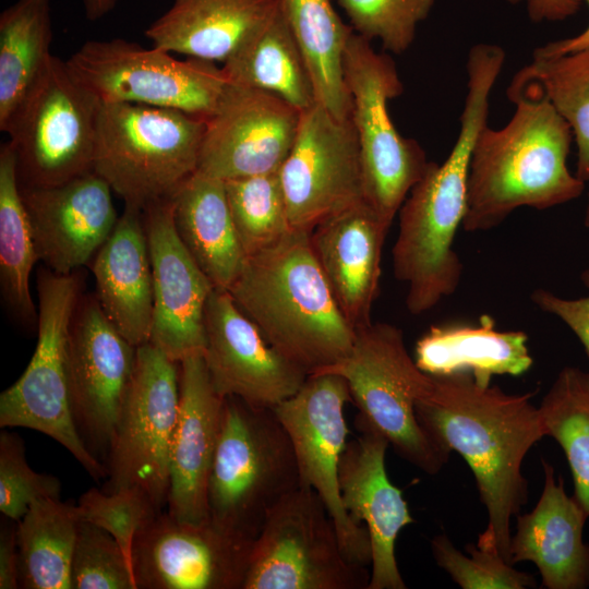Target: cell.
I'll return each mask as SVG.
<instances>
[{
    "instance_id": "cell-1",
    "label": "cell",
    "mask_w": 589,
    "mask_h": 589,
    "mask_svg": "<svg viewBox=\"0 0 589 589\" xmlns=\"http://www.w3.org/2000/svg\"><path fill=\"white\" fill-rule=\"evenodd\" d=\"M534 394H506L457 373L433 376L431 392L416 404L417 418L430 437L447 453L457 452L473 472L488 513L477 546L508 563L510 519L528 500L522 461L546 436L539 407L531 401Z\"/></svg>"
},
{
    "instance_id": "cell-2",
    "label": "cell",
    "mask_w": 589,
    "mask_h": 589,
    "mask_svg": "<svg viewBox=\"0 0 589 589\" xmlns=\"http://www.w3.org/2000/svg\"><path fill=\"white\" fill-rule=\"evenodd\" d=\"M516 109L501 129L483 128L470 159L462 228L486 231L520 207L548 209L578 199L585 182L567 167L569 124L533 84L513 76Z\"/></svg>"
},
{
    "instance_id": "cell-3",
    "label": "cell",
    "mask_w": 589,
    "mask_h": 589,
    "mask_svg": "<svg viewBox=\"0 0 589 589\" xmlns=\"http://www.w3.org/2000/svg\"><path fill=\"white\" fill-rule=\"evenodd\" d=\"M310 233L291 230L276 244L247 256L227 289L265 339L308 375L346 358L357 333L332 293Z\"/></svg>"
},
{
    "instance_id": "cell-4",
    "label": "cell",
    "mask_w": 589,
    "mask_h": 589,
    "mask_svg": "<svg viewBox=\"0 0 589 589\" xmlns=\"http://www.w3.org/2000/svg\"><path fill=\"white\" fill-rule=\"evenodd\" d=\"M489 112L485 94L466 95L449 154L441 164L430 161L399 208L393 268L395 277L407 285L406 306L411 314L433 309L461 280L464 266L454 241L466 213L472 149L488 125Z\"/></svg>"
},
{
    "instance_id": "cell-5",
    "label": "cell",
    "mask_w": 589,
    "mask_h": 589,
    "mask_svg": "<svg viewBox=\"0 0 589 589\" xmlns=\"http://www.w3.org/2000/svg\"><path fill=\"white\" fill-rule=\"evenodd\" d=\"M206 119L180 110L99 104L93 171L124 205L171 199L199 167Z\"/></svg>"
},
{
    "instance_id": "cell-6",
    "label": "cell",
    "mask_w": 589,
    "mask_h": 589,
    "mask_svg": "<svg viewBox=\"0 0 589 589\" xmlns=\"http://www.w3.org/2000/svg\"><path fill=\"white\" fill-rule=\"evenodd\" d=\"M300 485L291 440L274 408L225 397L208 482L211 519L255 540L269 510Z\"/></svg>"
},
{
    "instance_id": "cell-7",
    "label": "cell",
    "mask_w": 589,
    "mask_h": 589,
    "mask_svg": "<svg viewBox=\"0 0 589 589\" xmlns=\"http://www.w3.org/2000/svg\"><path fill=\"white\" fill-rule=\"evenodd\" d=\"M37 344L25 371L0 395V426L26 428L62 445L96 481L106 478L105 465L82 440L72 413L68 369L69 335L83 296L77 272L37 274Z\"/></svg>"
},
{
    "instance_id": "cell-8",
    "label": "cell",
    "mask_w": 589,
    "mask_h": 589,
    "mask_svg": "<svg viewBox=\"0 0 589 589\" xmlns=\"http://www.w3.org/2000/svg\"><path fill=\"white\" fill-rule=\"evenodd\" d=\"M324 372L346 381L359 414L398 456L429 474L441 471L449 453L430 437L416 414V404L431 392L433 376L409 356L400 328L388 323L357 328L349 354L320 373Z\"/></svg>"
},
{
    "instance_id": "cell-9",
    "label": "cell",
    "mask_w": 589,
    "mask_h": 589,
    "mask_svg": "<svg viewBox=\"0 0 589 589\" xmlns=\"http://www.w3.org/2000/svg\"><path fill=\"white\" fill-rule=\"evenodd\" d=\"M371 43L352 31L342 70L359 143L364 201L390 226L430 160L416 140L396 129L388 103L402 94L404 85L392 57L374 50Z\"/></svg>"
},
{
    "instance_id": "cell-10",
    "label": "cell",
    "mask_w": 589,
    "mask_h": 589,
    "mask_svg": "<svg viewBox=\"0 0 589 589\" xmlns=\"http://www.w3.org/2000/svg\"><path fill=\"white\" fill-rule=\"evenodd\" d=\"M171 53L123 38L88 40L65 63L99 104H139L206 119L228 86L221 67L195 58L180 60Z\"/></svg>"
},
{
    "instance_id": "cell-11",
    "label": "cell",
    "mask_w": 589,
    "mask_h": 589,
    "mask_svg": "<svg viewBox=\"0 0 589 589\" xmlns=\"http://www.w3.org/2000/svg\"><path fill=\"white\" fill-rule=\"evenodd\" d=\"M366 566L347 558L320 495L300 485L267 514L243 589H368Z\"/></svg>"
},
{
    "instance_id": "cell-12",
    "label": "cell",
    "mask_w": 589,
    "mask_h": 589,
    "mask_svg": "<svg viewBox=\"0 0 589 589\" xmlns=\"http://www.w3.org/2000/svg\"><path fill=\"white\" fill-rule=\"evenodd\" d=\"M98 108L52 55L5 132L20 184L50 187L93 171Z\"/></svg>"
},
{
    "instance_id": "cell-13",
    "label": "cell",
    "mask_w": 589,
    "mask_h": 589,
    "mask_svg": "<svg viewBox=\"0 0 589 589\" xmlns=\"http://www.w3.org/2000/svg\"><path fill=\"white\" fill-rule=\"evenodd\" d=\"M179 401V362L151 342L139 346L132 382L104 461V492L136 489L157 510L165 509Z\"/></svg>"
},
{
    "instance_id": "cell-14",
    "label": "cell",
    "mask_w": 589,
    "mask_h": 589,
    "mask_svg": "<svg viewBox=\"0 0 589 589\" xmlns=\"http://www.w3.org/2000/svg\"><path fill=\"white\" fill-rule=\"evenodd\" d=\"M348 401L351 396L346 381L324 372L309 375L299 390L274 410L291 440L300 484L314 490L323 500L347 558L368 567V530L345 509L338 480L339 459L347 445L344 409Z\"/></svg>"
},
{
    "instance_id": "cell-15",
    "label": "cell",
    "mask_w": 589,
    "mask_h": 589,
    "mask_svg": "<svg viewBox=\"0 0 589 589\" xmlns=\"http://www.w3.org/2000/svg\"><path fill=\"white\" fill-rule=\"evenodd\" d=\"M278 175L292 230L311 232L364 201L359 143L350 119L336 118L317 101L302 110Z\"/></svg>"
},
{
    "instance_id": "cell-16",
    "label": "cell",
    "mask_w": 589,
    "mask_h": 589,
    "mask_svg": "<svg viewBox=\"0 0 589 589\" xmlns=\"http://www.w3.org/2000/svg\"><path fill=\"white\" fill-rule=\"evenodd\" d=\"M253 542L211 517L192 522L158 512L133 542L136 589H243Z\"/></svg>"
},
{
    "instance_id": "cell-17",
    "label": "cell",
    "mask_w": 589,
    "mask_h": 589,
    "mask_svg": "<svg viewBox=\"0 0 589 589\" xmlns=\"http://www.w3.org/2000/svg\"><path fill=\"white\" fill-rule=\"evenodd\" d=\"M136 352L137 347L108 320L96 297L82 296L69 335L70 399L76 429L101 462L132 382Z\"/></svg>"
},
{
    "instance_id": "cell-18",
    "label": "cell",
    "mask_w": 589,
    "mask_h": 589,
    "mask_svg": "<svg viewBox=\"0 0 589 589\" xmlns=\"http://www.w3.org/2000/svg\"><path fill=\"white\" fill-rule=\"evenodd\" d=\"M301 111L281 97L229 84L206 118L199 172L223 181L278 172Z\"/></svg>"
},
{
    "instance_id": "cell-19",
    "label": "cell",
    "mask_w": 589,
    "mask_h": 589,
    "mask_svg": "<svg viewBox=\"0 0 589 589\" xmlns=\"http://www.w3.org/2000/svg\"><path fill=\"white\" fill-rule=\"evenodd\" d=\"M204 329L203 357L212 385L223 397L274 408L294 395L309 376L265 339L226 289L211 293Z\"/></svg>"
},
{
    "instance_id": "cell-20",
    "label": "cell",
    "mask_w": 589,
    "mask_h": 589,
    "mask_svg": "<svg viewBox=\"0 0 589 589\" xmlns=\"http://www.w3.org/2000/svg\"><path fill=\"white\" fill-rule=\"evenodd\" d=\"M152 275L153 321L149 341L180 362L205 349L204 317L215 286L180 240L171 199L143 209Z\"/></svg>"
},
{
    "instance_id": "cell-21",
    "label": "cell",
    "mask_w": 589,
    "mask_h": 589,
    "mask_svg": "<svg viewBox=\"0 0 589 589\" xmlns=\"http://www.w3.org/2000/svg\"><path fill=\"white\" fill-rule=\"evenodd\" d=\"M359 435L347 443L338 466L341 501L349 516L363 525L371 544L368 589H406L395 555L400 530L414 522L401 490L386 472L387 438L359 413Z\"/></svg>"
},
{
    "instance_id": "cell-22",
    "label": "cell",
    "mask_w": 589,
    "mask_h": 589,
    "mask_svg": "<svg viewBox=\"0 0 589 589\" xmlns=\"http://www.w3.org/2000/svg\"><path fill=\"white\" fill-rule=\"evenodd\" d=\"M20 188L38 259L57 274L89 264L118 223L112 190L94 171L56 185Z\"/></svg>"
},
{
    "instance_id": "cell-23",
    "label": "cell",
    "mask_w": 589,
    "mask_h": 589,
    "mask_svg": "<svg viewBox=\"0 0 589 589\" xmlns=\"http://www.w3.org/2000/svg\"><path fill=\"white\" fill-rule=\"evenodd\" d=\"M179 386L166 510L179 520L199 522L209 518L208 482L225 397L213 387L203 353L179 362Z\"/></svg>"
},
{
    "instance_id": "cell-24",
    "label": "cell",
    "mask_w": 589,
    "mask_h": 589,
    "mask_svg": "<svg viewBox=\"0 0 589 589\" xmlns=\"http://www.w3.org/2000/svg\"><path fill=\"white\" fill-rule=\"evenodd\" d=\"M389 227L362 201L323 220L310 233L311 247L332 293L356 330L372 323Z\"/></svg>"
},
{
    "instance_id": "cell-25",
    "label": "cell",
    "mask_w": 589,
    "mask_h": 589,
    "mask_svg": "<svg viewBox=\"0 0 589 589\" xmlns=\"http://www.w3.org/2000/svg\"><path fill=\"white\" fill-rule=\"evenodd\" d=\"M544 486L534 508L517 515L509 545L512 565L529 561L548 589L589 587V544L582 539L588 518L580 504L564 490L551 464L542 459Z\"/></svg>"
},
{
    "instance_id": "cell-26",
    "label": "cell",
    "mask_w": 589,
    "mask_h": 589,
    "mask_svg": "<svg viewBox=\"0 0 589 589\" xmlns=\"http://www.w3.org/2000/svg\"><path fill=\"white\" fill-rule=\"evenodd\" d=\"M96 299L108 320L132 345L149 341L153 275L143 209L124 205L118 223L93 259Z\"/></svg>"
},
{
    "instance_id": "cell-27",
    "label": "cell",
    "mask_w": 589,
    "mask_h": 589,
    "mask_svg": "<svg viewBox=\"0 0 589 589\" xmlns=\"http://www.w3.org/2000/svg\"><path fill=\"white\" fill-rule=\"evenodd\" d=\"M277 5V0H173L145 36L167 51L225 63Z\"/></svg>"
},
{
    "instance_id": "cell-28",
    "label": "cell",
    "mask_w": 589,
    "mask_h": 589,
    "mask_svg": "<svg viewBox=\"0 0 589 589\" xmlns=\"http://www.w3.org/2000/svg\"><path fill=\"white\" fill-rule=\"evenodd\" d=\"M413 359L431 376L467 373L483 386L493 375H521L533 362L527 334L500 330L490 315L478 324L432 325L418 339Z\"/></svg>"
},
{
    "instance_id": "cell-29",
    "label": "cell",
    "mask_w": 589,
    "mask_h": 589,
    "mask_svg": "<svg viewBox=\"0 0 589 589\" xmlns=\"http://www.w3.org/2000/svg\"><path fill=\"white\" fill-rule=\"evenodd\" d=\"M176 231L215 288L228 289L247 255L229 211L225 182L196 171L173 194Z\"/></svg>"
},
{
    "instance_id": "cell-30",
    "label": "cell",
    "mask_w": 589,
    "mask_h": 589,
    "mask_svg": "<svg viewBox=\"0 0 589 589\" xmlns=\"http://www.w3.org/2000/svg\"><path fill=\"white\" fill-rule=\"evenodd\" d=\"M221 69L229 84L273 93L300 111L316 101L305 59L279 4Z\"/></svg>"
},
{
    "instance_id": "cell-31",
    "label": "cell",
    "mask_w": 589,
    "mask_h": 589,
    "mask_svg": "<svg viewBox=\"0 0 589 589\" xmlns=\"http://www.w3.org/2000/svg\"><path fill=\"white\" fill-rule=\"evenodd\" d=\"M50 0H16L0 14V130L7 132L52 53Z\"/></svg>"
},
{
    "instance_id": "cell-32",
    "label": "cell",
    "mask_w": 589,
    "mask_h": 589,
    "mask_svg": "<svg viewBox=\"0 0 589 589\" xmlns=\"http://www.w3.org/2000/svg\"><path fill=\"white\" fill-rule=\"evenodd\" d=\"M305 59L316 101L340 120L350 119L351 99L342 58L352 28L330 0H277Z\"/></svg>"
},
{
    "instance_id": "cell-33",
    "label": "cell",
    "mask_w": 589,
    "mask_h": 589,
    "mask_svg": "<svg viewBox=\"0 0 589 589\" xmlns=\"http://www.w3.org/2000/svg\"><path fill=\"white\" fill-rule=\"evenodd\" d=\"M82 517L77 505L36 500L17 521L19 584L24 589H72L71 567Z\"/></svg>"
},
{
    "instance_id": "cell-34",
    "label": "cell",
    "mask_w": 589,
    "mask_h": 589,
    "mask_svg": "<svg viewBox=\"0 0 589 589\" xmlns=\"http://www.w3.org/2000/svg\"><path fill=\"white\" fill-rule=\"evenodd\" d=\"M38 254L31 221L21 195L15 154L5 142L0 148V288L11 312L37 325L38 311L29 279Z\"/></svg>"
},
{
    "instance_id": "cell-35",
    "label": "cell",
    "mask_w": 589,
    "mask_h": 589,
    "mask_svg": "<svg viewBox=\"0 0 589 589\" xmlns=\"http://www.w3.org/2000/svg\"><path fill=\"white\" fill-rule=\"evenodd\" d=\"M539 411L546 435L563 448L574 480V497L589 517V372L565 366Z\"/></svg>"
},
{
    "instance_id": "cell-36",
    "label": "cell",
    "mask_w": 589,
    "mask_h": 589,
    "mask_svg": "<svg viewBox=\"0 0 589 589\" xmlns=\"http://www.w3.org/2000/svg\"><path fill=\"white\" fill-rule=\"evenodd\" d=\"M514 76L537 86L569 124L577 145L575 175L589 182V46L556 56L532 53Z\"/></svg>"
},
{
    "instance_id": "cell-37",
    "label": "cell",
    "mask_w": 589,
    "mask_h": 589,
    "mask_svg": "<svg viewBox=\"0 0 589 589\" xmlns=\"http://www.w3.org/2000/svg\"><path fill=\"white\" fill-rule=\"evenodd\" d=\"M224 182L236 232L247 256L276 244L292 230L278 172Z\"/></svg>"
},
{
    "instance_id": "cell-38",
    "label": "cell",
    "mask_w": 589,
    "mask_h": 589,
    "mask_svg": "<svg viewBox=\"0 0 589 589\" xmlns=\"http://www.w3.org/2000/svg\"><path fill=\"white\" fill-rule=\"evenodd\" d=\"M349 25L359 36L381 41L384 50L400 55L412 45L418 25L435 0H338Z\"/></svg>"
},
{
    "instance_id": "cell-39",
    "label": "cell",
    "mask_w": 589,
    "mask_h": 589,
    "mask_svg": "<svg viewBox=\"0 0 589 589\" xmlns=\"http://www.w3.org/2000/svg\"><path fill=\"white\" fill-rule=\"evenodd\" d=\"M468 556L461 553L445 533L431 540L436 564L447 572L462 589H526L536 588V578L513 567L500 554L468 543Z\"/></svg>"
},
{
    "instance_id": "cell-40",
    "label": "cell",
    "mask_w": 589,
    "mask_h": 589,
    "mask_svg": "<svg viewBox=\"0 0 589 589\" xmlns=\"http://www.w3.org/2000/svg\"><path fill=\"white\" fill-rule=\"evenodd\" d=\"M72 589H136L132 565L107 531L82 519L71 567Z\"/></svg>"
},
{
    "instance_id": "cell-41",
    "label": "cell",
    "mask_w": 589,
    "mask_h": 589,
    "mask_svg": "<svg viewBox=\"0 0 589 589\" xmlns=\"http://www.w3.org/2000/svg\"><path fill=\"white\" fill-rule=\"evenodd\" d=\"M61 483L55 476L39 473L27 464L19 434L0 433V512L19 521L36 500L60 498Z\"/></svg>"
},
{
    "instance_id": "cell-42",
    "label": "cell",
    "mask_w": 589,
    "mask_h": 589,
    "mask_svg": "<svg viewBox=\"0 0 589 589\" xmlns=\"http://www.w3.org/2000/svg\"><path fill=\"white\" fill-rule=\"evenodd\" d=\"M77 507L83 520L115 538L131 565L132 546L137 532L159 512L146 495L136 489L107 493L101 489L91 488L81 495Z\"/></svg>"
},
{
    "instance_id": "cell-43",
    "label": "cell",
    "mask_w": 589,
    "mask_h": 589,
    "mask_svg": "<svg viewBox=\"0 0 589 589\" xmlns=\"http://www.w3.org/2000/svg\"><path fill=\"white\" fill-rule=\"evenodd\" d=\"M580 279L589 290V266ZM531 301L543 312L560 318L577 336L589 358V294L582 298H563L554 292L538 288L532 291Z\"/></svg>"
},
{
    "instance_id": "cell-44",
    "label": "cell",
    "mask_w": 589,
    "mask_h": 589,
    "mask_svg": "<svg viewBox=\"0 0 589 589\" xmlns=\"http://www.w3.org/2000/svg\"><path fill=\"white\" fill-rule=\"evenodd\" d=\"M17 521L3 516L0 525V589H16L19 584Z\"/></svg>"
},
{
    "instance_id": "cell-45",
    "label": "cell",
    "mask_w": 589,
    "mask_h": 589,
    "mask_svg": "<svg viewBox=\"0 0 589 589\" xmlns=\"http://www.w3.org/2000/svg\"><path fill=\"white\" fill-rule=\"evenodd\" d=\"M512 4L525 3L528 16L533 23L561 22L575 15L581 0H506Z\"/></svg>"
},
{
    "instance_id": "cell-46",
    "label": "cell",
    "mask_w": 589,
    "mask_h": 589,
    "mask_svg": "<svg viewBox=\"0 0 589 589\" xmlns=\"http://www.w3.org/2000/svg\"><path fill=\"white\" fill-rule=\"evenodd\" d=\"M589 7V0H581ZM589 46V25L578 35L548 43L533 50L538 56H556L573 52Z\"/></svg>"
},
{
    "instance_id": "cell-47",
    "label": "cell",
    "mask_w": 589,
    "mask_h": 589,
    "mask_svg": "<svg viewBox=\"0 0 589 589\" xmlns=\"http://www.w3.org/2000/svg\"><path fill=\"white\" fill-rule=\"evenodd\" d=\"M119 0H83L85 16L95 22L109 14L118 4Z\"/></svg>"
},
{
    "instance_id": "cell-48",
    "label": "cell",
    "mask_w": 589,
    "mask_h": 589,
    "mask_svg": "<svg viewBox=\"0 0 589 589\" xmlns=\"http://www.w3.org/2000/svg\"><path fill=\"white\" fill-rule=\"evenodd\" d=\"M585 226L589 228V194H588V202H587V207L585 212Z\"/></svg>"
}]
</instances>
